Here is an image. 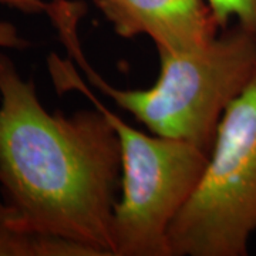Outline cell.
<instances>
[{
	"mask_svg": "<svg viewBox=\"0 0 256 256\" xmlns=\"http://www.w3.org/2000/svg\"><path fill=\"white\" fill-rule=\"evenodd\" d=\"M48 112L34 82L0 53V186L6 228L42 230L114 256L121 171L117 131L102 111Z\"/></svg>",
	"mask_w": 256,
	"mask_h": 256,
	"instance_id": "1",
	"label": "cell"
},
{
	"mask_svg": "<svg viewBox=\"0 0 256 256\" xmlns=\"http://www.w3.org/2000/svg\"><path fill=\"white\" fill-rule=\"evenodd\" d=\"M84 6L53 0L47 14L63 43L96 88L160 137L195 144L210 152L228 106L256 74V34L238 24L191 50H158L160 77L146 90L112 87L88 64L77 36Z\"/></svg>",
	"mask_w": 256,
	"mask_h": 256,
	"instance_id": "2",
	"label": "cell"
},
{
	"mask_svg": "<svg viewBox=\"0 0 256 256\" xmlns=\"http://www.w3.org/2000/svg\"><path fill=\"white\" fill-rule=\"evenodd\" d=\"M58 90H77L102 111L121 150V198L114 208V256H171L168 229L194 191L210 152L195 144L146 136L104 106L70 62L52 56Z\"/></svg>",
	"mask_w": 256,
	"mask_h": 256,
	"instance_id": "3",
	"label": "cell"
},
{
	"mask_svg": "<svg viewBox=\"0 0 256 256\" xmlns=\"http://www.w3.org/2000/svg\"><path fill=\"white\" fill-rule=\"evenodd\" d=\"M256 232V74L228 106L194 191L168 229L171 256H245Z\"/></svg>",
	"mask_w": 256,
	"mask_h": 256,
	"instance_id": "4",
	"label": "cell"
},
{
	"mask_svg": "<svg viewBox=\"0 0 256 256\" xmlns=\"http://www.w3.org/2000/svg\"><path fill=\"white\" fill-rule=\"evenodd\" d=\"M96 4L120 37L148 36L156 50H191L220 34L206 0H96Z\"/></svg>",
	"mask_w": 256,
	"mask_h": 256,
	"instance_id": "5",
	"label": "cell"
},
{
	"mask_svg": "<svg viewBox=\"0 0 256 256\" xmlns=\"http://www.w3.org/2000/svg\"><path fill=\"white\" fill-rule=\"evenodd\" d=\"M0 256H104L98 249L50 232L0 229Z\"/></svg>",
	"mask_w": 256,
	"mask_h": 256,
	"instance_id": "6",
	"label": "cell"
},
{
	"mask_svg": "<svg viewBox=\"0 0 256 256\" xmlns=\"http://www.w3.org/2000/svg\"><path fill=\"white\" fill-rule=\"evenodd\" d=\"M220 30L238 24L256 34V0H206Z\"/></svg>",
	"mask_w": 256,
	"mask_h": 256,
	"instance_id": "7",
	"label": "cell"
},
{
	"mask_svg": "<svg viewBox=\"0 0 256 256\" xmlns=\"http://www.w3.org/2000/svg\"><path fill=\"white\" fill-rule=\"evenodd\" d=\"M0 47L22 50L28 47V42L18 34V28L9 22H0Z\"/></svg>",
	"mask_w": 256,
	"mask_h": 256,
	"instance_id": "8",
	"label": "cell"
},
{
	"mask_svg": "<svg viewBox=\"0 0 256 256\" xmlns=\"http://www.w3.org/2000/svg\"><path fill=\"white\" fill-rule=\"evenodd\" d=\"M0 3L16 8L24 13H47L50 6V3L43 0H0Z\"/></svg>",
	"mask_w": 256,
	"mask_h": 256,
	"instance_id": "9",
	"label": "cell"
},
{
	"mask_svg": "<svg viewBox=\"0 0 256 256\" xmlns=\"http://www.w3.org/2000/svg\"><path fill=\"white\" fill-rule=\"evenodd\" d=\"M10 216H12V212H10L9 206L4 204V201H0V229L6 228L9 225Z\"/></svg>",
	"mask_w": 256,
	"mask_h": 256,
	"instance_id": "10",
	"label": "cell"
}]
</instances>
